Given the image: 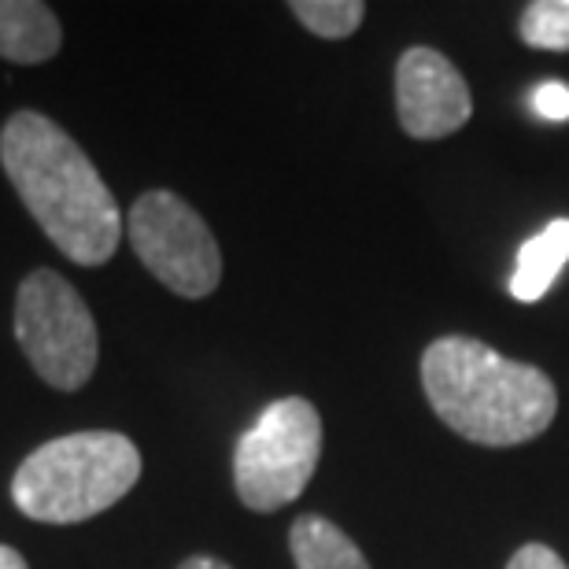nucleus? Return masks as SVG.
I'll return each instance as SVG.
<instances>
[{
	"mask_svg": "<svg viewBox=\"0 0 569 569\" xmlns=\"http://www.w3.org/2000/svg\"><path fill=\"white\" fill-rule=\"evenodd\" d=\"M507 569H569L562 562V555L548 548V543H526L515 551V559L507 562Z\"/></svg>",
	"mask_w": 569,
	"mask_h": 569,
	"instance_id": "4468645a",
	"label": "nucleus"
},
{
	"mask_svg": "<svg viewBox=\"0 0 569 569\" xmlns=\"http://www.w3.org/2000/svg\"><path fill=\"white\" fill-rule=\"evenodd\" d=\"M322 459V415L303 396L274 400L241 432L233 451L237 499L256 515H274L303 496Z\"/></svg>",
	"mask_w": 569,
	"mask_h": 569,
	"instance_id": "20e7f679",
	"label": "nucleus"
},
{
	"mask_svg": "<svg viewBox=\"0 0 569 569\" xmlns=\"http://www.w3.org/2000/svg\"><path fill=\"white\" fill-rule=\"evenodd\" d=\"M289 551L296 569H370L359 543L322 515H303L292 521Z\"/></svg>",
	"mask_w": 569,
	"mask_h": 569,
	"instance_id": "9d476101",
	"label": "nucleus"
},
{
	"mask_svg": "<svg viewBox=\"0 0 569 569\" xmlns=\"http://www.w3.org/2000/svg\"><path fill=\"white\" fill-rule=\"evenodd\" d=\"M289 11L300 19V27L315 33V38L345 41L362 27L367 4H362V0H292Z\"/></svg>",
	"mask_w": 569,
	"mask_h": 569,
	"instance_id": "9b49d317",
	"label": "nucleus"
},
{
	"mask_svg": "<svg viewBox=\"0 0 569 569\" xmlns=\"http://www.w3.org/2000/svg\"><path fill=\"white\" fill-rule=\"evenodd\" d=\"M422 389L440 422L481 448L537 440L559 415L548 373L473 337L432 340L422 356Z\"/></svg>",
	"mask_w": 569,
	"mask_h": 569,
	"instance_id": "f03ea898",
	"label": "nucleus"
},
{
	"mask_svg": "<svg viewBox=\"0 0 569 569\" xmlns=\"http://www.w3.org/2000/svg\"><path fill=\"white\" fill-rule=\"evenodd\" d=\"M532 111L548 122H569V86L566 82H543L532 89Z\"/></svg>",
	"mask_w": 569,
	"mask_h": 569,
	"instance_id": "ddd939ff",
	"label": "nucleus"
},
{
	"mask_svg": "<svg viewBox=\"0 0 569 569\" xmlns=\"http://www.w3.org/2000/svg\"><path fill=\"white\" fill-rule=\"evenodd\" d=\"M518 33L529 49L569 52V0H532L521 11Z\"/></svg>",
	"mask_w": 569,
	"mask_h": 569,
	"instance_id": "f8f14e48",
	"label": "nucleus"
},
{
	"mask_svg": "<svg viewBox=\"0 0 569 569\" xmlns=\"http://www.w3.org/2000/svg\"><path fill=\"white\" fill-rule=\"evenodd\" d=\"M569 263V219L548 222L537 237H529L518 252L515 274H510V296L521 303H537L559 281Z\"/></svg>",
	"mask_w": 569,
	"mask_h": 569,
	"instance_id": "1a4fd4ad",
	"label": "nucleus"
},
{
	"mask_svg": "<svg viewBox=\"0 0 569 569\" xmlns=\"http://www.w3.org/2000/svg\"><path fill=\"white\" fill-rule=\"evenodd\" d=\"M396 116L407 138L440 141L470 122V86L443 52L426 44L407 49L396 63Z\"/></svg>",
	"mask_w": 569,
	"mask_h": 569,
	"instance_id": "0eeeda50",
	"label": "nucleus"
},
{
	"mask_svg": "<svg viewBox=\"0 0 569 569\" xmlns=\"http://www.w3.org/2000/svg\"><path fill=\"white\" fill-rule=\"evenodd\" d=\"M178 569H233V566L214 559V555H192V559H186Z\"/></svg>",
	"mask_w": 569,
	"mask_h": 569,
	"instance_id": "2eb2a0df",
	"label": "nucleus"
},
{
	"mask_svg": "<svg viewBox=\"0 0 569 569\" xmlns=\"http://www.w3.org/2000/svg\"><path fill=\"white\" fill-rule=\"evenodd\" d=\"M141 477V451L122 432H67L30 451L11 477L19 515L41 526H78L119 499Z\"/></svg>",
	"mask_w": 569,
	"mask_h": 569,
	"instance_id": "7ed1b4c3",
	"label": "nucleus"
},
{
	"mask_svg": "<svg viewBox=\"0 0 569 569\" xmlns=\"http://www.w3.org/2000/svg\"><path fill=\"white\" fill-rule=\"evenodd\" d=\"M0 569H30L27 559L16 551V548H8V543H0Z\"/></svg>",
	"mask_w": 569,
	"mask_h": 569,
	"instance_id": "dca6fc26",
	"label": "nucleus"
},
{
	"mask_svg": "<svg viewBox=\"0 0 569 569\" xmlns=\"http://www.w3.org/2000/svg\"><path fill=\"white\" fill-rule=\"evenodd\" d=\"M16 340L33 373L56 392L86 389L100 359L93 311L82 292L49 267L19 281Z\"/></svg>",
	"mask_w": 569,
	"mask_h": 569,
	"instance_id": "39448f33",
	"label": "nucleus"
},
{
	"mask_svg": "<svg viewBox=\"0 0 569 569\" xmlns=\"http://www.w3.org/2000/svg\"><path fill=\"white\" fill-rule=\"evenodd\" d=\"M63 49L60 16L41 0H0V60L44 63Z\"/></svg>",
	"mask_w": 569,
	"mask_h": 569,
	"instance_id": "6e6552de",
	"label": "nucleus"
},
{
	"mask_svg": "<svg viewBox=\"0 0 569 569\" xmlns=\"http://www.w3.org/2000/svg\"><path fill=\"white\" fill-rule=\"evenodd\" d=\"M127 233L144 270L174 296L203 300L222 281V252L208 222L170 189H152L133 200Z\"/></svg>",
	"mask_w": 569,
	"mask_h": 569,
	"instance_id": "423d86ee",
	"label": "nucleus"
},
{
	"mask_svg": "<svg viewBox=\"0 0 569 569\" xmlns=\"http://www.w3.org/2000/svg\"><path fill=\"white\" fill-rule=\"evenodd\" d=\"M0 167L44 237L78 267H104L119 248V203L93 159L60 122L16 111L0 130Z\"/></svg>",
	"mask_w": 569,
	"mask_h": 569,
	"instance_id": "f257e3e1",
	"label": "nucleus"
}]
</instances>
